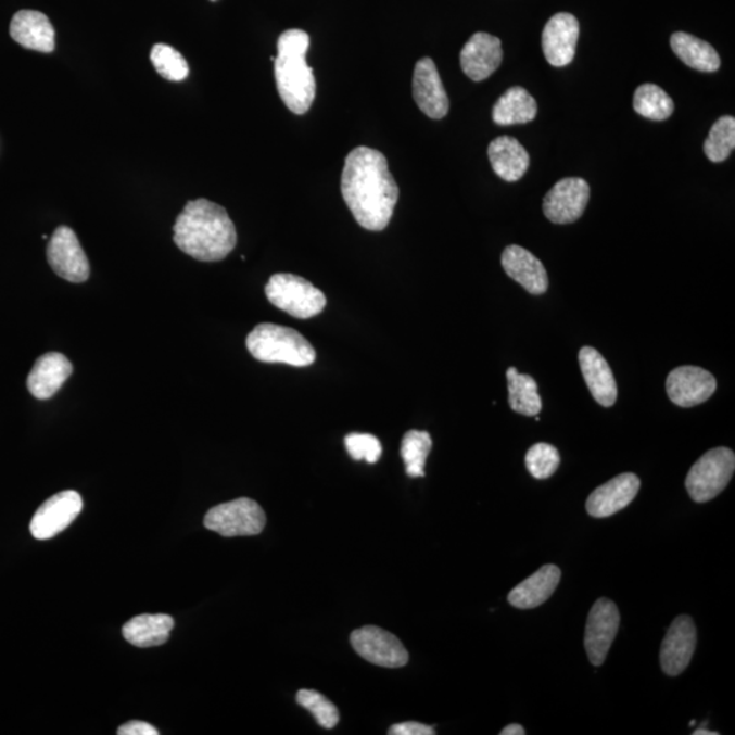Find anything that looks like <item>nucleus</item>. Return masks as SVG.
<instances>
[{"mask_svg": "<svg viewBox=\"0 0 735 735\" xmlns=\"http://www.w3.org/2000/svg\"><path fill=\"white\" fill-rule=\"evenodd\" d=\"M150 61H152L155 72L165 79L180 83V80L189 77V63L175 48L166 45H155L152 48V53H150Z\"/></svg>", "mask_w": 735, "mask_h": 735, "instance_id": "obj_32", "label": "nucleus"}, {"mask_svg": "<svg viewBox=\"0 0 735 735\" xmlns=\"http://www.w3.org/2000/svg\"><path fill=\"white\" fill-rule=\"evenodd\" d=\"M10 36L26 50L51 53L55 50V29L46 14L21 10L10 24Z\"/></svg>", "mask_w": 735, "mask_h": 735, "instance_id": "obj_21", "label": "nucleus"}, {"mask_svg": "<svg viewBox=\"0 0 735 735\" xmlns=\"http://www.w3.org/2000/svg\"><path fill=\"white\" fill-rule=\"evenodd\" d=\"M538 112L536 101L528 90L514 86L493 106V122L498 126L525 125L533 122Z\"/></svg>", "mask_w": 735, "mask_h": 735, "instance_id": "obj_26", "label": "nucleus"}, {"mask_svg": "<svg viewBox=\"0 0 735 735\" xmlns=\"http://www.w3.org/2000/svg\"><path fill=\"white\" fill-rule=\"evenodd\" d=\"M278 55L274 58V74L283 104L296 115H304L316 94L314 69L307 64L309 36L302 29L283 31L278 39Z\"/></svg>", "mask_w": 735, "mask_h": 735, "instance_id": "obj_3", "label": "nucleus"}, {"mask_svg": "<svg viewBox=\"0 0 735 735\" xmlns=\"http://www.w3.org/2000/svg\"><path fill=\"white\" fill-rule=\"evenodd\" d=\"M174 626L175 621L168 614H142L126 622L123 636L132 646L141 648L163 646Z\"/></svg>", "mask_w": 735, "mask_h": 735, "instance_id": "obj_25", "label": "nucleus"}, {"mask_svg": "<svg viewBox=\"0 0 735 735\" xmlns=\"http://www.w3.org/2000/svg\"><path fill=\"white\" fill-rule=\"evenodd\" d=\"M351 643L359 657L378 667L396 669L409 662V652L400 638L382 628H359L352 632Z\"/></svg>", "mask_w": 735, "mask_h": 735, "instance_id": "obj_8", "label": "nucleus"}, {"mask_svg": "<svg viewBox=\"0 0 735 735\" xmlns=\"http://www.w3.org/2000/svg\"><path fill=\"white\" fill-rule=\"evenodd\" d=\"M265 292L274 307L297 319L314 318L327 304L324 292L294 274H274Z\"/></svg>", "mask_w": 735, "mask_h": 735, "instance_id": "obj_5", "label": "nucleus"}, {"mask_svg": "<svg viewBox=\"0 0 735 735\" xmlns=\"http://www.w3.org/2000/svg\"><path fill=\"white\" fill-rule=\"evenodd\" d=\"M508 402L514 411L519 415L534 417L542 409V400L538 394V384L530 375H520L517 368H508Z\"/></svg>", "mask_w": 735, "mask_h": 735, "instance_id": "obj_28", "label": "nucleus"}, {"mask_svg": "<svg viewBox=\"0 0 735 735\" xmlns=\"http://www.w3.org/2000/svg\"><path fill=\"white\" fill-rule=\"evenodd\" d=\"M735 470L732 449L718 447L701 456L686 476L685 486L692 500L707 503L726 490Z\"/></svg>", "mask_w": 735, "mask_h": 735, "instance_id": "obj_6", "label": "nucleus"}, {"mask_svg": "<svg viewBox=\"0 0 735 735\" xmlns=\"http://www.w3.org/2000/svg\"><path fill=\"white\" fill-rule=\"evenodd\" d=\"M667 391L674 405L694 407L711 398L717 391V379L706 369L684 365L669 373Z\"/></svg>", "mask_w": 735, "mask_h": 735, "instance_id": "obj_13", "label": "nucleus"}, {"mask_svg": "<svg viewBox=\"0 0 735 735\" xmlns=\"http://www.w3.org/2000/svg\"><path fill=\"white\" fill-rule=\"evenodd\" d=\"M73 364L62 353L42 354L31 368L28 377V390L37 400H50L72 377Z\"/></svg>", "mask_w": 735, "mask_h": 735, "instance_id": "obj_20", "label": "nucleus"}, {"mask_svg": "<svg viewBox=\"0 0 735 735\" xmlns=\"http://www.w3.org/2000/svg\"><path fill=\"white\" fill-rule=\"evenodd\" d=\"M695 735H718L715 732H710V730L707 728H697L696 732H694Z\"/></svg>", "mask_w": 735, "mask_h": 735, "instance_id": "obj_39", "label": "nucleus"}, {"mask_svg": "<svg viewBox=\"0 0 735 735\" xmlns=\"http://www.w3.org/2000/svg\"><path fill=\"white\" fill-rule=\"evenodd\" d=\"M246 349L262 363H281L303 368L314 364L316 352L299 331L274 324H261L246 337Z\"/></svg>", "mask_w": 735, "mask_h": 735, "instance_id": "obj_4", "label": "nucleus"}, {"mask_svg": "<svg viewBox=\"0 0 735 735\" xmlns=\"http://www.w3.org/2000/svg\"><path fill=\"white\" fill-rule=\"evenodd\" d=\"M590 201V186L581 177H566L556 182L544 200V213L554 224L566 225L583 216Z\"/></svg>", "mask_w": 735, "mask_h": 735, "instance_id": "obj_12", "label": "nucleus"}, {"mask_svg": "<svg viewBox=\"0 0 735 735\" xmlns=\"http://www.w3.org/2000/svg\"><path fill=\"white\" fill-rule=\"evenodd\" d=\"M265 525V511L259 504L246 497L219 504L205 517L206 529L228 538L261 534Z\"/></svg>", "mask_w": 735, "mask_h": 735, "instance_id": "obj_7", "label": "nucleus"}, {"mask_svg": "<svg viewBox=\"0 0 735 735\" xmlns=\"http://www.w3.org/2000/svg\"><path fill=\"white\" fill-rule=\"evenodd\" d=\"M83 508V497L78 492L64 491L58 493L37 509L30 522L31 535L40 541L53 538L78 518Z\"/></svg>", "mask_w": 735, "mask_h": 735, "instance_id": "obj_10", "label": "nucleus"}, {"mask_svg": "<svg viewBox=\"0 0 735 735\" xmlns=\"http://www.w3.org/2000/svg\"><path fill=\"white\" fill-rule=\"evenodd\" d=\"M670 46L686 66L695 68L697 72L715 73L721 67V58H719L715 48L708 45L707 41L685 34V31L674 34L670 39Z\"/></svg>", "mask_w": 735, "mask_h": 735, "instance_id": "obj_27", "label": "nucleus"}, {"mask_svg": "<svg viewBox=\"0 0 735 735\" xmlns=\"http://www.w3.org/2000/svg\"><path fill=\"white\" fill-rule=\"evenodd\" d=\"M620 628V611L613 600L600 598L590 611L584 647L594 667H600Z\"/></svg>", "mask_w": 735, "mask_h": 735, "instance_id": "obj_11", "label": "nucleus"}, {"mask_svg": "<svg viewBox=\"0 0 735 735\" xmlns=\"http://www.w3.org/2000/svg\"><path fill=\"white\" fill-rule=\"evenodd\" d=\"M48 263L52 270L68 282L88 281L90 265L77 235L68 227H59L47 246Z\"/></svg>", "mask_w": 735, "mask_h": 735, "instance_id": "obj_9", "label": "nucleus"}, {"mask_svg": "<svg viewBox=\"0 0 735 735\" xmlns=\"http://www.w3.org/2000/svg\"><path fill=\"white\" fill-rule=\"evenodd\" d=\"M211 2H217V0H211Z\"/></svg>", "mask_w": 735, "mask_h": 735, "instance_id": "obj_40", "label": "nucleus"}, {"mask_svg": "<svg viewBox=\"0 0 735 735\" xmlns=\"http://www.w3.org/2000/svg\"><path fill=\"white\" fill-rule=\"evenodd\" d=\"M560 454L554 445L534 444L525 454V468L536 480H546L559 469Z\"/></svg>", "mask_w": 735, "mask_h": 735, "instance_id": "obj_33", "label": "nucleus"}, {"mask_svg": "<svg viewBox=\"0 0 735 735\" xmlns=\"http://www.w3.org/2000/svg\"><path fill=\"white\" fill-rule=\"evenodd\" d=\"M502 62V41L484 31L471 36L460 52V66L476 83L490 78L500 67Z\"/></svg>", "mask_w": 735, "mask_h": 735, "instance_id": "obj_17", "label": "nucleus"}, {"mask_svg": "<svg viewBox=\"0 0 735 735\" xmlns=\"http://www.w3.org/2000/svg\"><path fill=\"white\" fill-rule=\"evenodd\" d=\"M493 170L503 180L514 182L522 179L530 166V155L512 137L493 139L487 148Z\"/></svg>", "mask_w": 735, "mask_h": 735, "instance_id": "obj_24", "label": "nucleus"}, {"mask_svg": "<svg viewBox=\"0 0 735 735\" xmlns=\"http://www.w3.org/2000/svg\"><path fill=\"white\" fill-rule=\"evenodd\" d=\"M432 449L431 434L423 431H409L402 439L401 455L406 466V474L411 479L426 477V464Z\"/></svg>", "mask_w": 735, "mask_h": 735, "instance_id": "obj_30", "label": "nucleus"}, {"mask_svg": "<svg viewBox=\"0 0 735 735\" xmlns=\"http://www.w3.org/2000/svg\"><path fill=\"white\" fill-rule=\"evenodd\" d=\"M641 490V480L636 474L624 473L614 477L597 487L588 496L587 512L594 518H608L630 506Z\"/></svg>", "mask_w": 735, "mask_h": 735, "instance_id": "obj_18", "label": "nucleus"}, {"mask_svg": "<svg viewBox=\"0 0 735 735\" xmlns=\"http://www.w3.org/2000/svg\"><path fill=\"white\" fill-rule=\"evenodd\" d=\"M117 734L119 735H159L160 732L157 728L152 726V724H149L147 722L142 721H131L126 724H123V726L117 730Z\"/></svg>", "mask_w": 735, "mask_h": 735, "instance_id": "obj_37", "label": "nucleus"}, {"mask_svg": "<svg viewBox=\"0 0 735 735\" xmlns=\"http://www.w3.org/2000/svg\"><path fill=\"white\" fill-rule=\"evenodd\" d=\"M177 249L201 262H219L235 250L238 233L223 206L207 200L187 203L174 227Z\"/></svg>", "mask_w": 735, "mask_h": 735, "instance_id": "obj_2", "label": "nucleus"}, {"mask_svg": "<svg viewBox=\"0 0 735 735\" xmlns=\"http://www.w3.org/2000/svg\"><path fill=\"white\" fill-rule=\"evenodd\" d=\"M502 265L509 278L534 296H540L547 291L549 278H547L545 266L538 257L524 250L523 246L508 245L503 252Z\"/></svg>", "mask_w": 735, "mask_h": 735, "instance_id": "obj_19", "label": "nucleus"}, {"mask_svg": "<svg viewBox=\"0 0 735 735\" xmlns=\"http://www.w3.org/2000/svg\"><path fill=\"white\" fill-rule=\"evenodd\" d=\"M633 109L646 119L662 122L673 115L674 101L658 85L645 84L633 96Z\"/></svg>", "mask_w": 735, "mask_h": 735, "instance_id": "obj_29", "label": "nucleus"}, {"mask_svg": "<svg viewBox=\"0 0 735 735\" xmlns=\"http://www.w3.org/2000/svg\"><path fill=\"white\" fill-rule=\"evenodd\" d=\"M413 98L418 109L431 119H443L449 111V100L431 58L418 61L413 75Z\"/></svg>", "mask_w": 735, "mask_h": 735, "instance_id": "obj_16", "label": "nucleus"}, {"mask_svg": "<svg viewBox=\"0 0 735 735\" xmlns=\"http://www.w3.org/2000/svg\"><path fill=\"white\" fill-rule=\"evenodd\" d=\"M579 23L570 13L555 14L542 31V50L546 61L555 67H566L575 58Z\"/></svg>", "mask_w": 735, "mask_h": 735, "instance_id": "obj_14", "label": "nucleus"}, {"mask_svg": "<svg viewBox=\"0 0 735 735\" xmlns=\"http://www.w3.org/2000/svg\"><path fill=\"white\" fill-rule=\"evenodd\" d=\"M502 735H524L525 730L520 726V724H509V726L504 727L500 732Z\"/></svg>", "mask_w": 735, "mask_h": 735, "instance_id": "obj_38", "label": "nucleus"}, {"mask_svg": "<svg viewBox=\"0 0 735 735\" xmlns=\"http://www.w3.org/2000/svg\"><path fill=\"white\" fill-rule=\"evenodd\" d=\"M561 571L559 567L547 565L525 579L508 595V603L518 609H534L546 603L559 586Z\"/></svg>", "mask_w": 735, "mask_h": 735, "instance_id": "obj_23", "label": "nucleus"}, {"mask_svg": "<svg viewBox=\"0 0 735 735\" xmlns=\"http://www.w3.org/2000/svg\"><path fill=\"white\" fill-rule=\"evenodd\" d=\"M341 190L359 227L380 232L388 228L400 198V189L379 150H352L342 172Z\"/></svg>", "mask_w": 735, "mask_h": 735, "instance_id": "obj_1", "label": "nucleus"}, {"mask_svg": "<svg viewBox=\"0 0 735 735\" xmlns=\"http://www.w3.org/2000/svg\"><path fill=\"white\" fill-rule=\"evenodd\" d=\"M735 148V119L733 116H722L712 126L710 136L705 142V153L712 163H723L730 157Z\"/></svg>", "mask_w": 735, "mask_h": 735, "instance_id": "obj_31", "label": "nucleus"}, {"mask_svg": "<svg viewBox=\"0 0 735 735\" xmlns=\"http://www.w3.org/2000/svg\"><path fill=\"white\" fill-rule=\"evenodd\" d=\"M299 706L313 713L319 726L325 728H334L340 722V712L335 705L327 699L326 696L313 689L299 690L296 696Z\"/></svg>", "mask_w": 735, "mask_h": 735, "instance_id": "obj_34", "label": "nucleus"}, {"mask_svg": "<svg viewBox=\"0 0 735 735\" xmlns=\"http://www.w3.org/2000/svg\"><path fill=\"white\" fill-rule=\"evenodd\" d=\"M349 455L354 460H365L368 464H377L382 456V443L377 436L369 433H351L345 438Z\"/></svg>", "mask_w": 735, "mask_h": 735, "instance_id": "obj_35", "label": "nucleus"}, {"mask_svg": "<svg viewBox=\"0 0 735 735\" xmlns=\"http://www.w3.org/2000/svg\"><path fill=\"white\" fill-rule=\"evenodd\" d=\"M579 363L590 393L600 406L611 407L616 404L617 383L610 365L597 349L584 346L579 352Z\"/></svg>", "mask_w": 735, "mask_h": 735, "instance_id": "obj_22", "label": "nucleus"}, {"mask_svg": "<svg viewBox=\"0 0 735 735\" xmlns=\"http://www.w3.org/2000/svg\"><path fill=\"white\" fill-rule=\"evenodd\" d=\"M390 735H433L434 728L418 722H404L394 724L389 730Z\"/></svg>", "mask_w": 735, "mask_h": 735, "instance_id": "obj_36", "label": "nucleus"}, {"mask_svg": "<svg viewBox=\"0 0 735 735\" xmlns=\"http://www.w3.org/2000/svg\"><path fill=\"white\" fill-rule=\"evenodd\" d=\"M697 643L694 620L680 616L670 625L661 647V667L668 675H680L689 667Z\"/></svg>", "mask_w": 735, "mask_h": 735, "instance_id": "obj_15", "label": "nucleus"}]
</instances>
